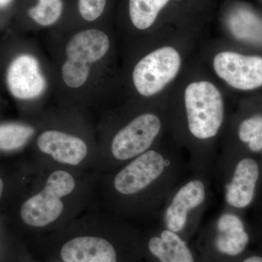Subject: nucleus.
<instances>
[{
    "label": "nucleus",
    "mask_w": 262,
    "mask_h": 262,
    "mask_svg": "<svg viewBox=\"0 0 262 262\" xmlns=\"http://www.w3.org/2000/svg\"><path fill=\"white\" fill-rule=\"evenodd\" d=\"M168 136L189 156L191 172L213 176L229 117L223 91L204 75L189 77L169 102Z\"/></svg>",
    "instance_id": "1"
},
{
    "label": "nucleus",
    "mask_w": 262,
    "mask_h": 262,
    "mask_svg": "<svg viewBox=\"0 0 262 262\" xmlns=\"http://www.w3.org/2000/svg\"><path fill=\"white\" fill-rule=\"evenodd\" d=\"M182 151L168 135L115 173L113 189L124 211L158 218L169 194L191 172Z\"/></svg>",
    "instance_id": "2"
},
{
    "label": "nucleus",
    "mask_w": 262,
    "mask_h": 262,
    "mask_svg": "<svg viewBox=\"0 0 262 262\" xmlns=\"http://www.w3.org/2000/svg\"><path fill=\"white\" fill-rule=\"evenodd\" d=\"M214 179L222 192L224 209L246 215L262 195V166L258 155L241 149H221Z\"/></svg>",
    "instance_id": "3"
},
{
    "label": "nucleus",
    "mask_w": 262,
    "mask_h": 262,
    "mask_svg": "<svg viewBox=\"0 0 262 262\" xmlns=\"http://www.w3.org/2000/svg\"><path fill=\"white\" fill-rule=\"evenodd\" d=\"M213 179L205 173L188 174L167 198L158 216L160 225L191 242L211 203Z\"/></svg>",
    "instance_id": "4"
},
{
    "label": "nucleus",
    "mask_w": 262,
    "mask_h": 262,
    "mask_svg": "<svg viewBox=\"0 0 262 262\" xmlns=\"http://www.w3.org/2000/svg\"><path fill=\"white\" fill-rule=\"evenodd\" d=\"M169 102L156 105L133 115L114 133L110 154L119 163H127L152 148L168 135Z\"/></svg>",
    "instance_id": "5"
},
{
    "label": "nucleus",
    "mask_w": 262,
    "mask_h": 262,
    "mask_svg": "<svg viewBox=\"0 0 262 262\" xmlns=\"http://www.w3.org/2000/svg\"><path fill=\"white\" fill-rule=\"evenodd\" d=\"M196 235L194 246L201 262H237L253 238L245 216L224 208Z\"/></svg>",
    "instance_id": "6"
},
{
    "label": "nucleus",
    "mask_w": 262,
    "mask_h": 262,
    "mask_svg": "<svg viewBox=\"0 0 262 262\" xmlns=\"http://www.w3.org/2000/svg\"><path fill=\"white\" fill-rule=\"evenodd\" d=\"M186 55L182 44L169 40L141 56L131 72L133 88L138 96L151 99L168 91L182 75Z\"/></svg>",
    "instance_id": "7"
},
{
    "label": "nucleus",
    "mask_w": 262,
    "mask_h": 262,
    "mask_svg": "<svg viewBox=\"0 0 262 262\" xmlns=\"http://www.w3.org/2000/svg\"><path fill=\"white\" fill-rule=\"evenodd\" d=\"M111 48V39L98 29H85L71 37L65 48L61 77L67 87L78 89L89 80L91 68L103 60Z\"/></svg>",
    "instance_id": "8"
},
{
    "label": "nucleus",
    "mask_w": 262,
    "mask_h": 262,
    "mask_svg": "<svg viewBox=\"0 0 262 262\" xmlns=\"http://www.w3.org/2000/svg\"><path fill=\"white\" fill-rule=\"evenodd\" d=\"M75 187V181L64 170H56L48 177L44 189L27 200L20 208L24 223L32 227H46L61 214V198L68 195Z\"/></svg>",
    "instance_id": "9"
},
{
    "label": "nucleus",
    "mask_w": 262,
    "mask_h": 262,
    "mask_svg": "<svg viewBox=\"0 0 262 262\" xmlns=\"http://www.w3.org/2000/svg\"><path fill=\"white\" fill-rule=\"evenodd\" d=\"M210 65L218 80L234 90L253 91L262 86V57L223 48L212 54Z\"/></svg>",
    "instance_id": "10"
},
{
    "label": "nucleus",
    "mask_w": 262,
    "mask_h": 262,
    "mask_svg": "<svg viewBox=\"0 0 262 262\" xmlns=\"http://www.w3.org/2000/svg\"><path fill=\"white\" fill-rule=\"evenodd\" d=\"M144 250L149 262H201L194 245L160 224L148 234Z\"/></svg>",
    "instance_id": "11"
},
{
    "label": "nucleus",
    "mask_w": 262,
    "mask_h": 262,
    "mask_svg": "<svg viewBox=\"0 0 262 262\" xmlns=\"http://www.w3.org/2000/svg\"><path fill=\"white\" fill-rule=\"evenodd\" d=\"M7 83L15 98L30 100L39 97L46 89V82L37 60L31 55L17 57L10 63Z\"/></svg>",
    "instance_id": "12"
},
{
    "label": "nucleus",
    "mask_w": 262,
    "mask_h": 262,
    "mask_svg": "<svg viewBox=\"0 0 262 262\" xmlns=\"http://www.w3.org/2000/svg\"><path fill=\"white\" fill-rule=\"evenodd\" d=\"M38 148L57 162L77 165L85 158L88 146L82 139L56 130L42 132L38 137Z\"/></svg>",
    "instance_id": "13"
},
{
    "label": "nucleus",
    "mask_w": 262,
    "mask_h": 262,
    "mask_svg": "<svg viewBox=\"0 0 262 262\" xmlns=\"http://www.w3.org/2000/svg\"><path fill=\"white\" fill-rule=\"evenodd\" d=\"M65 262H118V253L102 237H79L64 244L61 252Z\"/></svg>",
    "instance_id": "14"
},
{
    "label": "nucleus",
    "mask_w": 262,
    "mask_h": 262,
    "mask_svg": "<svg viewBox=\"0 0 262 262\" xmlns=\"http://www.w3.org/2000/svg\"><path fill=\"white\" fill-rule=\"evenodd\" d=\"M170 0H129L128 10L130 21L139 31L151 28L160 12Z\"/></svg>",
    "instance_id": "15"
},
{
    "label": "nucleus",
    "mask_w": 262,
    "mask_h": 262,
    "mask_svg": "<svg viewBox=\"0 0 262 262\" xmlns=\"http://www.w3.org/2000/svg\"><path fill=\"white\" fill-rule=\"evenodd\" d=\"M232 31L239 39L262 42V21L246 10H239L232 17Z\"/></svg>",
    "instance_id": "16"
},
{
    "label": "nucleus",
    "mask_w": 262,
    "mask_h": 262,
    "mask_svg": "<svg viewBox=\"0 0 262 262\" xmlns=\"http://www.w3.org/2000/svg\"><path fill=\"white\" fill-rule=\"evenodd\" d=\"M34 134V129L22 124L0 125V149L14 150L22 147Z\"/></svg>",
    "instance_id": "17"
},
{
    "label": "nucleus",
    "mask_w": 262,
    "mask_h": 262,
    "mask_svg": "<svg viewBox=\"0 0 262 262\" xmlns=\"http://www.w3.org/2000/svg\"><path fill=\"white\" fill-rule=\"evenodd\" d=\"M63 7L62 0H39L35 6L29 9V15L39 25L48 27L59 19Z\"/></svg>",
    "instance_id": "18"
},
{
    "label": "nucleus",
    "mask_w": 262,
    "mask_h": 262,
    "mask_svg": "<svg viewBox=\"0 0 262 262\" xmlns=\"http://www.w3.org/2000/svg\"><path fill=\"white\" fill-rule=\"evenodd\" d=\"M106 0H78L79 12L87 21H94L102 15Z\"/></svg>",
    "instance_id": "19"
},
{
    "label": "nucleus",
    "mask_w": 262,
    "mask_h": 262,
    "mask_svg": "<svg viewBox=\"0 0 262 262\" xmlns=\"http://www.w3.org/2000/svg\"><path fill=\"white\" fill-rule=\"evenodd\" d=\"M253 209L252 218L248 223L252 237H256L262 241V195Z\"/></svg>",
    "instance_id": "20"
},
{
    "label": "nucleus",
    "mask_w": 262,
    "mask_h": 262,
    "mask_svg": "<svg viewBox=\"0 0 262 262\" xmlns=\"http://www.w3.org/2000/svg\"><path fill=\"white\" fill-rule=\"evenodd\" d=\"M237 262H262V254L259 253H251L248 254L245 253Z\"/></svg>",
    "instance_id": "21"
},
{
    "label": "nucleus",
    "mask_w": 262,
    "mask_h": 262,
    "mask_svg": "<svg viewBox=\"0 0 262 262\" xmlns=\"http://www.w3.org/2000/svg\"><path fill=\"white\" fill-rule=\"evenodd\" d=\"M12 0H0V8H5L11 3Z\"/></svg>",
    "instance_id": "22"
},
{
    "label": "nucleus",
    "mask_w": 262,
    "mask_h": 262,
    "mask_svg": "<svg viewBox=\"0 0 262 262\" xmlns=\"http://www.w3.org/2000/svg\"><path fill=\"white\" fill-rule=\"evenodd\" d=\"M3 189H4V184H3V180L0 179V198H1L2 194H3Z\"/></svg>",
    "instance_id": "23"
},
{
    "label": "nucleus",
    "mask_w": 262,
    "mask_h": 262,
    "mask_svg": "<svg viewBox=\"0 0 262 262\" xmlns=\"http://www.w3.org/2000/svg\"><path fill=\"white\" fill-rule=\"evenodd\" d=\"M260 161H261V166H262V151L260 153L259 155Z\"/></svg>",
    "instance_id": "24"
}]
</instances>
